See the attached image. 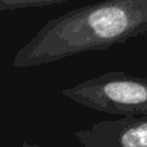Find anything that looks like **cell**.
<instances>
[{
  "mask_svg": "<svg viewBox=\"0 0 147 147\" xmlns=\"http://www.w3.org/2000/svg\"><path fill=\"white\" fill-rule=\"evenodd\" d=\"M75 137L84 147H147V115L94 123Z\"/></svg>",
  "mask_w": 147,
  "mask_h": 147,
  "instance_id": "3957f363",
  "label": "cell"
},
{
  "mask_svg": "<svg viewBox=\"0 0 147 147\" xmlns=\"http://www.w3.org/2000/svg\"><path fill=\"white\" fill-rule=\"evenodd\" d=\"M62 96L84 107L121 115H147V79L110 71L66 88Z\"/></svg>",
  "mask_w": 147,
  "mask_h": 147,
  "instance_id": "7a4b0ae2",
  "label": "cell"
},
{
  "mask_svg": "<svg viewBox=\"0 0 147 147\" xmlns=\"http://www.w3.org/2000/svg\"><path fill=\"white\" fill-rule=\"evenodd\" d=\"M63 1H69V0H0V12L25 9V8L45 7V5L58 4V3Z\"/></svg>",
  "mask_w": 147,
  "mask_h": 147,
  "instance_id": "277c9868",
  "label": "cell"
},
{
  "mask_svg": "<svg viewBox=\"0 0 147 147\" xmlns=\"http://www.w3.org/2000/svg\"><path fill=\"white\" fill-rule=\"evenodd\" d=\"M147 32V0H102L48 21L12 61L17 69L103 51Z\"/></svg>",
  "mask_w": 147,
  "mask_h": 147,
  "instance_id": "6da1fadb",
  "label": "cell"
},
{
  "mask_svg": "<svg viewBox=\"0 0 147 147\" xmlns=\"http://www.w3.org/2000/svg\"><path fill=\"white\" fill-rule=\"evenodd\" d=\"M20 147H41V146H38V145H32V143H27V142H23Z\"/></svg>",
  "mask_w": 147,
  "mask_h": 147,
  "instance_id": "5b68a950",
  "label": "cell"
}]
</instances>
